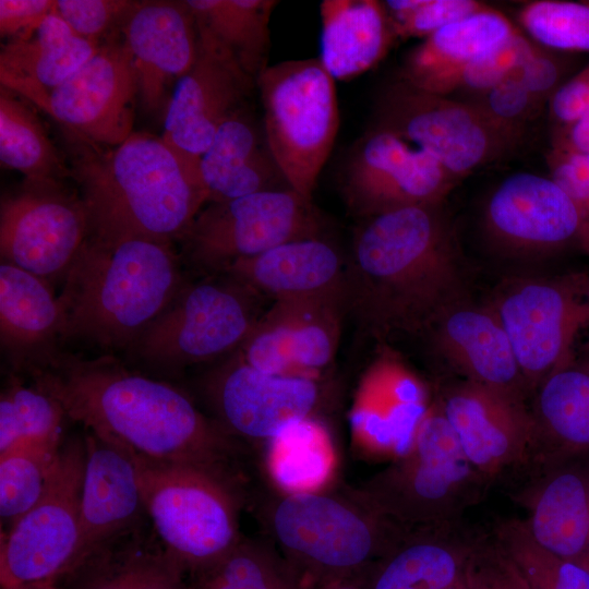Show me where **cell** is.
I'll return each instance as SVG.
<instances>
[{"label":"cell","mask_w":589,"mask_h":589,"mask_svg":"<svg viewBox=\"0 0 589 589\" xmlns=\"http://www.w3.org/2000/svg\"><path fill=\"white\" fill-rule=\"evenodd\" d=\"M33 385L101 441L134 455L219 471L228 431L177 387L127 369L111 356L53 350L29 363Z\"/></svg>","instance_id":"6da1fadb"},{"label":"cell","mask_w":589,"mask_h":589,"mask_svg":"<svg viewBox=\"0 0 589 589\" xmlns=\"http://www.w3.org/2000/svg\"><path fill=\"white\" fill-rule=\"evenodd\" d=\"M442 204L363 218L347 265L348 305L380 335L429 328L461 301V268Z\"/></svg>","instance_id":"7a4b0ae2"},{"label":"cell","mask_w":589,"mask_h":589,"mask_svg":"<svg viewBox=\"0 0 589 589\" xmlns=\"http://www.w3.org/2000/svg\"><path fill=\"white\" fill-rule=\"evenodd\" d=\"M73 176L89 220L105 239H182L207 203L200 171L164 140L133 132L113 147L83 146Z\"/></svg>","instance_id":"3957f363"},{"label":"cell","mask_w":589,"mask_h":589,"mask_svg":"<svg viewBox=\"0 0 589 589\" xmlns=\"http://www.w3.org/2000/svg\"><path fill=\"white\" fill-rule=\"evenodd\" d=\"M184 285L171 243L89 235L58 296L60 340L130 348Z\"/></svg>","instance_id":"277c9868"},{"label":"cell","mask_w":589,"mask_h":589,"mask_svg":"<svg viewBox=\"0 0 589 589\" xmlns=\"http://www.w3.org/2000/svg\"><path fill=\"white\" fill-rule=\"evenodd\" d=\"M490 480L468 460L440 405L420 419L411 445L372 483V507L389 522L414 529L461 520Z\"/></svg>","instance_id":"5b68a950"},{"label":"cell","mask_w":589,"mask_h":589,"mask_svg":"<svg viewBox=\"0 0 589 589\" xmlns=\"http://www.w3.org/2000/svg\"><path fill=\"white\" fill-rule=\"evenodd\" d=\"M127 453L135 464L143 506L164 549L190 577L240 542L236 498L220 471Z\"/></svg>","instance_id":"8992f818"},{"label":"cell","mask_w":589,"mask_h":589,"mask_svg":"<svg viewBox=\"0 0 589 589\" xmlns=\"http://www.w3.org/2000/svg\"><path fill=\"white\" fill-rule=\"evenodd\" d=\"M256 87L269 151L288 185L312 202L339 128L335 80L308 58L268 65Z\"/></svg>","instance_id":"52a82bcc"},{"label":"cell","mask_w":589,"mask_h":589,"mask_svg":"<svg viewBox=\"0 0 589 589\" xmlns=\"http://www.w3.org/2000/svg\"><path fill=\"white\" fill-rule=\"evenodd\" d=\"M187 284L130 347L154 366L181 369L235 352L259 318L256 296L227 274Z\"/></svg>","instance_id":"ba28073f"},{"label":"cell","mask_w":589,"mask_h":589,"mask_svg":"<svg viewBox=\"0 0 589 589\" xmlns=\"http://www.w3.org/2000/svg\"><path fill=\"white\" fill-rule=\"evenodd\" d=\"M374 125L414 144L458 181L519 144L470 101L428 93L400 80L381 93Z\"/></svg>","instance_id":"9c48e42d"},{"label":"cell","mask_w":589,"mask_h":589,"mask_svg":"<svg viewBox=\"0 0 589 589\" xmlns=\"http://www.w3.org/2000/svg\"><path fill=\"white\" fill-rule=\"evenodd\" d=\"M383 522L381 514L369 517L316 492L287 495L272 515L278 542L298 565L296 585L300 572L322 586L362 572L395 542L382 541Z\"/></svg>","instance_id":"30bf717a"},{"label":"cell","mask_w":589,"mask_h":589,"mask_svg":"<svg viewBox=\"0 0 589 589\" xmlns=\"http://www.w3.org/2000/svg\"><path fill=\"white\" fill-rule=\"evenodd\" d=\"M318 231L312 202L291 188H283L208 203L181 240L191 263L224 273L237 261L289 241L320 237Z\"/></svg>","instance_id":"8fae6325"},{"label":"cell","mask_w":589,"mask_h":589,"mask_svg":"<svg viewBox=\"0 0 589 589\" xmlns=\"http://www.w3.org/2000/svg\"><path fill=\"white\" fill-rule=\"evenodd\" d=\"M512 342L528 386H539L570 360L572 345L589 326V274L522 279L490 306Z\"/></svg>","instance_id":"7c38bea8"},{"label":"cell","mask_w":589,"mask_h":589,"mask_svg":"<svg viewBox=\"0 0 589 589\" xmlns=\"http://www.w3.org/2000/svg\"><path fill=\"white\" fill-rule=\"evenodd\" d=\"M85 465L84 441L60 450L38 502L2 537L1 586L65 579L79 541L80 502Z\"/></svg>","instance_id":"4fadbf2b"},{"label":"cell","mask_w":589,"mask_h":589,"mask_svg":"<svg viewBox=\"0 0 589 589\" xmlns=\"http://www.w3.org/2000/svg\"><path fill=\"white\" fill-rule=\"evenodd\" d=\"M457 182L434 157L375 125L357 143L342 175L346 202L363 218L442 204Z\"/></svg>","instance_id":"5bb4252c"},{"label":"cell","mask_w":589,"mask_h":589,"mask_svg":"<svg viewBox=\"0 0 589 589\" xmlns=\"http://www.w3.org/2000/svg\"><path fill=\"white\" fill-rule=\"evenodd\" d=\"M135 96L136 73L122 38L101 43L75 74L32 103L85 143L113 147L133 133Z\"/></svg>","instance_id":"9a60e30c"},{"label":"cell","mask_w":589,"mask_h":589,"mask_svg":"<svg viewBox=\"0 0 589 589\" xmlns=\"http://www.w3.org/2000/svg\"><path fill=\"white\" fill-rule=\"evenodd\" d=\"M88 236L89 220L81 197L63 192L57 182L31 183L1 202L3 261L46 281L63 279Z\"/></svg>","instance_id":"2e32d148"},{"label":"cell","mask_w":589,"mask_h":589,"mask_svg":"<svg viewBox=\"0 0 589 589\" xmlns=\"http://www.w3.org/2000/svg\"><path fill=\"white\" fill-rule=\"evenodd\" d=\"M483 224L489 238L512 253L543 254L572 245L587 250L582 217L551 177H506L488 197Z\"/></svg>","instance_id":"e0dca14e"},{"label":"cell","mask_w":589,"mask_h":589,"mask_svg":"<svg viewBox=\"0 0 589 589\" xmlns=\"http://www.w3.org/2000/svg\"><path fill=\"white\" fill-rule=\"evenodd\" d=\"M346 305L338 297L276 300L233 353L263 372L314 378L336 353Z\"/></svg>","instance_id":"ac0fdd59"},{"label":"cell","mask_w":589,"mask_h":589,"mask_svg":"<svg viewBox=\"0 0 589 589\" xmlns=\"http://www.w3.org/2000/svg\"><path fill=\"white\" fill-rule=\"evenodd\" d=\"M197 34L196 59L175 85L161 139L200 171V159L220 125L242 107L256 83L205 34Z\"/></svg>","instance_id":"d6986e66"},{"label":"cell","mask_w":589,"mask_h":589,"mask_svg":"<svg viewBox=\"0 0 589 589\" xmlns=\"http://www.w3.org/2000/svg\"><path fill=\"white\" fill-rule=\"evenodd\" d=\"M204 388L228 431L272 440L311 417L320 398L314 378L263 372L232 353L206 376Z\"/></svg>","instance_id":"ffe728a7"},{"label":"cell","mask_w":589,"mask_h":589,"mask_svg":"<svg viewBox=\"0 0 589 589\" xmlns=\"http://www.w3.org/2000/svg\"><path fill=\"white\" fill-rule=\"evenodd\" d=\"M437 404L470 464L490 481L539 446L534 418L522 400L466 380Z\"/></svg>","instance_id":"44dd1931"},{"label":"cell","mask_w":589,"mask_h":589,"mask_svg":"<svg viewBox=\"0 0 589 589\" xmlns=\"http://www.w3.org/2000/svg\"><path fill=\"white\" fill-rule=\"evenodd\" d=\"M122 33L132 55L142 107L157 112L170 85L196 59L199 34L193 12L187 1L135 2Z\"/></svg>","instance_id":"7402d4cb"},{"label":"cell","mask_w":589,"mask_h":589,"mask_svg":"<svg viewBox=\"0 0 589 589\" xmlns=\"http://www.w3.org/2000/svg\"><path fill=\"white\" fill-rule=\"evenodd\" d=\"M486 540L461 520L398 536L375 563L364 589H469Z\"/></svg>","instance_id":"603a6c76"},{"label":"cell","mask_w":589,"mask_h":589,"mask_svg":"<svg viewBox=\"0 0 589 589\" xmlns=\"http://www.w3.org/2000/svg\"><path fill=\"white\" fill-rule=\"evenodd\" d=\"M84 444L79 541L69 576L128 531L144 508L131 456L92 433Z\"/></svg>","instance_id":"cb8c5ba5"},{"label":"cell","mask_w":589,"mask_h":589,"mask_svg":"<svg viewBox=\"0 0 589 589\" xmlns=\"http://www.w3.org/2000/svg\"><path fill=\"white\" fill-rule=\"evenodd\" d=\"M586 455V454H585ZM585 455L546 461L524 494V525L548 552L589 569V460Z\"/></svg>","instance_id":"d4e9b609"},{"label":"cell","mask_w":589,"mask_h":589,"mask_svg":"<svg viewBox=\"0 0 589 589\" xmlns=\"http://www.w3.org/2000/svg\"><path fill=\"white\" fill-rule=\"evenodd\" d=\"M221 274L274 301L338 297L348 302L347 265L339 252L320 237L283 243L237 261Z\"/></svg>","instance_id":"484cf974"},{"label":"cell","mask_w":589,"mask_h":589,"mask_svg":"<svg viewBox=\"0 0 589 589\" xmlns=\"http://www.w3.org/2000/svg\"><path fill=\"white\" fill-rule=\"evenodd\" d=\"M430 327L441 351L466 380L522 400L528 386L508 335L491 308L460 301Z\"/></svg>","instance_id":"4316f807"},{"label":"cell","mask_w":589,"mask_h":589,"mask_svg":"<svg viewBox=\"0 0 589 589\" xmlns=\"http://www.w3.org/2000/svg\"><path fill=\"white\" fill-rule=\"evenodd\" d=\"M101 43L76 35L53 11L0 52L1 86L31 103L75 74Z\"/></svg>","instance_id":"83f0119b"},{"label":"cell","mask_w":589,"mask_h":589,"mask_svg":"<svg viewBox=\"0 0 589 589\" xmlns=\"http://www.w3.org/2000/svg\"><path fill=\"white\" fill-rule=\"evenodd\" d=\"M207 204L290 188L250 115L240 107L219 128L200 159Z\"/></svg>","instance_id":"f1b7e54d"},{"label":"cell","mask_w":589,"mask_h":589,"mask_svg":"<svg viewBox=\"0 0 589 589\" xmlns=\"http://www.w3.org/2000/svg\"><path fill=\"white\" fill-rule=\"evenodd\" d=\"M61 309L48 281L2 261L0 340L17 370L56 350Z\"/></svg>","instance_id":"f546056e"},{"label":"cell","mask_w":589,"mask_h":589,"mask_svg":"<svg viewBox=\"0 0 589 589\" xmlns=\"http://www.w3.org/2000/svg\"><path fill=\"white\" fill-rule=\"evenodd\" d=\"M518 32L505 14L488 7L425 37L406 57L398 80L438 95L461 68Z\"/></svg>","instance_id":"4dcf8cb0"},{"label":"cell","mask_w":589,"mask_h":589,"mask_svg":"<svg viewBox=\"0 0 589 589\" xmlns=\"http://www.w3.org/2000/svg\"><path fill=\"white\" fill-rule=\"evenodd\" d=\"M321 62L336 81L375 67L397 39L383 1L324 0Z\"/></svg>","instance_id":"1f68e13d"},{"label":"cell","mask_w":589,"mask_h":589,"mask_svg":"<svg viewBox=\"0 0 589 589\" xmlns=\"http://www.w3.org/2000/svg\"><path fill=\"white\" fill-rule=\"evenodd\" d=\"M538 387L532 416L545 461L589 453V359L569 360Z\"/></svg>","instance_id":"d6a6232c"},{"label":"cell","mask_w":589,"mask_h":589,"mask_svg":"<svg viewBox=\"0 0 589 589\" xmlns=\"http://www.w3.org/2000/svg\"><path fill=\"white\" fill-rule=\"evenodd\" d=\"M205 34L255 83L268 67L269 20L275 0H188Z\"/></svg>","instance_id":"836d02e7"},{"label":"cell","mask_w":589,"mask_h":589,"mask_svg":"<svg viewBox=\"0 0 589 589\" xmlns=\"http://www.w3.org/2000/svg\"><path fill=\"white\" fill-rule=\"evenodd\" d=\"M117 540L64 579L68 589H192L183 567L161 546Z\"/></svg>","instance_id":"e575fe53"},{"label":"cell","mask_w":589,"mask_h":589,"mask_svg":"<svg viewBox=\"0 0 589 589\" xmlns=\"http://www.w3.org/2000/svg\"><path fill=\"white\" fill-rule=\"evenodd\" d=\"M0 160L31 183H55L64 172L59 154L34 111L2 86Z\"/></svg>","instance_id":"d590c367"},{"label":"cell","mask_w":589,"mask_h":589,"mask_svg":"<svg viewBox=\"0 0 589 589\" xmlns=\"http://www.w3.org/2000/svg\"><path fill=\"white\" fill-rule=\"evenodd\" d=\"M268 467L276 483L289 494L315 492L333 466L329 436L316 420L290 424L269 441Z\"/></svg>","instance_id":"8d00e7d4"},{"label":"cell","mask_w":589,"mask_h":589,"mask_svg":"<svg viewBox=\"0 0 589 589\" xmlns=\"http://www.w3.org/2000/svg\"><path fill=\"white\" fill-rule=\"evenodd\" d=\"M60 436L23 438L0 453V514L11 525L43 495L60 455Z\"/></svg>","instance_id":"74e56055"},{"label":"cell","mask_w":589,"mask_h":589,"mask_svg":"<svg viewBox=\"0 0 589 589\" xmlns=\"http://www.w3.org/2000/svg\"><path fill=\"white\" fill-rule=\"evenodd\" d=\"M495 542L532 589H589V569L563 560L533 541L522 519L502 522Z\"/></svg>","instance_id":"f35d334b"},{"label":"cell","mask_w":589,"mask_h":589,"mask_svg":"<svg viewBox=\"0 0 589 589\" xmlns=\"http://www.w3.org/2000/svg\"><path fill=\"white\" fill-rule=\"evenodd\" d=\"M64 417L56 399L12 376L0 398V453L19 440L60 436Z\"/></svg>","instance_id":"ab89813d"},{"label":"cell","mask_w":589,"mask_h":589,"mask_svg":"<svg viewBox=\"0 0 589 589\" xmlns=\"http://www.w3.org/2000/svg\"><path fill=\"white\" fill-rule=\"evenodd\" d=\"M190 578L192 589H298L288 568L260 548L241 541Z\"/></svg>","instance_id":"60d3db41"},{"label":"cell","mask_w":589,"mask_h":589,"mask_svg":"<svg viewBox=\"0 0 589 589\" xmlns=\"http://www.w3.org/2000/svg\"><path fill=\"white\" fill-rule=\"evenodd\" d=\"M518 20L529 38L560 52H589V1L537 0Z\"/></svg>","instance_id":"b9f144b4"},{"label":"cell","mask_w":589,"mask_h":589,"mask_svg":"<svg viewBox=\"0 0 589 589\" xmlns=\"http://www.w3.org/2000/svg\"><path fill=\"white\" fill-rule=\"evenodd\" d=\"M536 43L518 32L455 73L442 87L438 95L449 96L466 92L480 95L512 75Z\"/></svg>","instance_id":"7bdbcfd3"},{"label":"cell","mask_w":589,"mask_h":589,"mask_svg":"<svg viewBox=\"0 0 589 589\" xmlns=\"http://www.w3.org/2000/svg\"><path fill=\"white\" fill-rule=\"evenodd\" d=\"M398 38H425L442 27L485 10L476 0H387L383 1Z\"/></svg>","instance_id":"ee69618b"},{"label":"cell","mask_w":589,"mask_h":589,"mask_svg":"<svg viewBox=\"0 0 589 589\" xmlns=\"http://www.w3.org/2000/svg\"><path fill=\"white\" fill-rule=\"evenodd\" d=\"M468 101L518 143L525 127L540 113L543 104L514 73L486 92L471 96Z\"/></svg>","instance_id":"f6af8a7d"},{"label":"cell","mask_w":589,"mask_h":589,"mask_svg":"<svg viewBox=\"0 0 589 589\" xmlns=\"http://www.w3.org/2000/svg\"><path fill=\"white\" fill-rule=\"evenodd\" d=\"M134 4L128 0H55L52 11L80 37L101 43L113 25L123 23Z\"/></svg>","instance_id":"bcb514c9"},{"label":"cell","mask_w":589,"mask_h":589,"mask_svg":"<svg viewBox=\"0 0 589 589\" xmlns=\"http://www.w3.org/2000/svg\"><path fill=\"white\" fill-rule=\"evenodd\" d=\"M561 53L536 44L514 72L522 85L542 103L549 100L564 83L569 64Z\"/></svg>","instance_id":"7dc6e473"},{"label":"cell","mask_w":589,"mask_h":589,"mask_svg":"<svg viewBox=\"0 0 589 589\" xmlns=\"http://www.w3.org/2000/svg\"><path fill=\"white\" fill-rule=\"evenodd\" d=\"M548 164L550 177L569 195L582 217L589 252V155L552 148Z\"/></svg>","instance_id":"c3c4849f"},{"label":"cell","mask_w":589,"mask_h":589,"mask_svg":"<svg viewBox=\"0 0 589 589\" xmlns=\"http://www.w3.org/2000/svg\"><path fill=\"white\" fill-rule=\"evenodd\" d=\"M473 580L488 589H532L495 541H486L480 552Z\"/></svg>","instance_id":"681fc988"},{"label":"cell","mask_w":589,"mask_h":589,"mask_svg":"<svg viewBox=\"0 0 589 589\" xmlns=\"http://www.w3.org/2000/svg\"><path fill=\"white\" fill-rule=\"evenodd\" d=\"M556 127L570 124L589 115V65L565 81L549 99Z\"/></svg>","instance_id":"f907efd6"},{"label":"cell","mask_w":589,"mask_h":589,"mask_svg":"<svg viewBox=\"0 0 589 589\" xmlns=\"http://www.w3.org/2000/svg\"><path fill=\"white\" fill-rule=\"evenodd\" d=\"M53 5L55 0H0L1 37L14 38L35 28Z\"/></svg>","instance_id":"816d5d0a"},{"label":"cell","mask_w":589,"mask_h":589,"mask_svg":"<svg viewBox=\"0 0 589 589\" xmlns=\"http://www.w3.org/2000/svg\"><path fill=\"white\" fill-rule=\"evenodd\" d=\"M553 149L589 155V115L563 127L553 136Z\"/></svg>","instance_id":"f5cc1de1"},{"label":"cell","mask_w":589,"mask_h":589,"mask_svg":"<svg viewBox=\"0 0 589 589\" xmlns=\"http://www.w3.org/2000/svg\"><path fill=\"white\" fill-rule=\"evenodd\" d=\"M1 589H61L55 582L41 581L29 584H16L11 586H1Z\"/></svg>","instance_id":"db71d44e"},{"label":"cell","mask_w":589,"mask_h":589,"mask_svg":"<svg viewBox=\"0 0 589 589\" xmlns=\"http://www.w3.org/2000/svg\"><path fill=\"white\" fill-rule=\"evenodd\" d=\"M320 589H364V587L354 584V581L350 580L349 578L328 582L322 586Z\"/></svg>","instance_id":"11a10c76"},{"label":"cell","mask_w":589,"mask_h":589,"mask_svg":"<svg viewBox=\"0 0 589 589\" xmlns=\"http://www.w3.org/2000/svg\"><path fill=\"white\" fill-rule=\"evenodd\" d=\"M469 589H488V588L473 580V585Z\"/></svg>","instance_id":"9f6ffc18"}]
</instances>
